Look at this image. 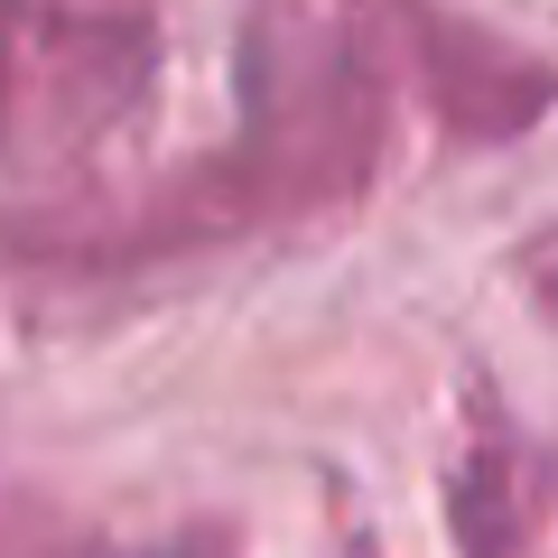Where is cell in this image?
Instances as JSON below:
<instances>
[]
</instances>
